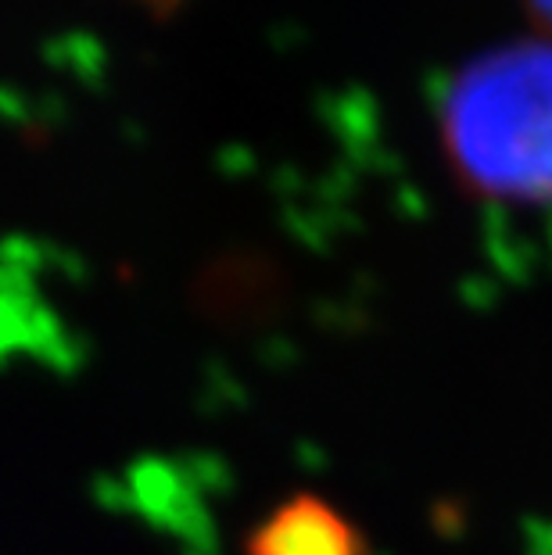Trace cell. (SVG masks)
<instances>
[{
  "label": "cell",
  "mask_w": 552,
  "mask_h": 555,
  "mask_svg": "<svg viewBox=\"0 0 552 555\" xmlns=\"http://www.w3.org/2000/svg\"><path fill=\"white\" fill-rule=\"evenodd\" d=\"M441 147L470 194L552 208V43L521 40L477 54L438 104Z\"/></svg>",
  "instance_id": "obj_1"
},
{
  "label": "cell",
  "mask_w": 552,
  "mask_h": 555,
  "mask_svg": "<svg viewBox=\"0 0 552 555\" xmlns=\"http://www.w3.org/2000/svg\"><path fill=\"white\" fill-rule=\"evenodd\" d=\"M248 555H370V538L341 505L298 491L273 505L244 541Z\"/></svg>",
  "instance_id": "obj_2"
},
{
  "label": "cell",
  "mask_w": 552,
  "mask_h": 555,
  "mask_svg": "<svg viewBox=\"0 0 552 555\" xmlns=\"http://www.w3.org/2000/svg\"><path fill=\"white\" fill-rule=\"evenodd\" d=\"M527 11L535 15V22L549 33V43H552V0H524Z\"/></svg>",
  "instance_id": "obj_3"
},
{
  "label": "cell",
  "mask_w": 552,
  "mask_h": 555,
  "mask_svg": "<svg viewBox=\"0 0 552 555\" xmlns=\"http://www.w3.org/2000/svg\"><path fill=\"white\" fill-rule=\"evenodd\" d=\"M137 4H144V8H151L155 15H169V11H176L183 4V0H137Z\"/></svg>",
  "instance_id": "obj_4"
}]
</instances>
